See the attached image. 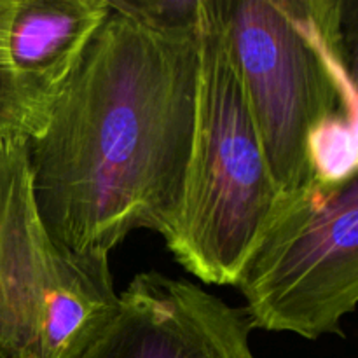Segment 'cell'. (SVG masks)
Segmentation results:
<instances>
[{"label":"cell","mask_w":358,"mask_h":358,"mask_svg":"<svg viewBox=\"0 0 358 358\" xmlns=\"http://www.w3.org/2000/svg\"><path fill=\"white\" fill-rule=\"evenodd\" d=\"M198 76L199 21L157 24L108 0L44 126L27 140L35 205L59 245L108 255L135 229L171 233L194 143Z\"/></svg>","instance_id":"1"},{"label":"cell","mask_w":358,"mask_h":358,"mask_svg":"<svg viewBox=\"0 0 358 358\" xmlns=\"http://www.w3.org/2000/svg\"><path fill=\"white\" fill-rule=\"evenodd\" d=\"M217 3L273 178L282 194L308 187L311 138L332 119H358L352 3Z\"/></svg>","instance_id":"2"},{"label":"cell","mask_w":358,"mask_h":358,"mask_svg":"<svg viewBox=\"0 0 358 358\" xmlns=\"http://www.w3.org/2000/svg\"><path fill=\"white\" fill-rule=\"evenodd\" d=\"M280 192L262 150L217 0H201L196 128L180 213L164 238L208 285H236Z\"/></svg>","instance_id":"3"},{"label":"cell","mask_w":358,"mask_h":358,"mask_svg":"<svg viewBox=\"0 0 358 358\" xmlns=\"http://www.w3.org/2000/svg\"><path fill=\"white\" fill-rule=\"evenodd\" d=\"M117 299L108 255L76 254L42 222L27 142L0 145V357L76 358Z\"/></svg>","instance_id":"4"},{"label":"cell","mask_w":358,"mask_h":358,"mask_svg":"<svg viewBox=\"0 0 358 358\" xmlns=\"http://www.w3.org/2000/svg\"><path fill=\"white\" fill-rule=\"evenodd\" d=\"M236 287L252 331L341 336L358 299V175L280 196Z\"/></svg>","instance_id":"5"},{"label":"cell","mask_w":358,"mask_h":358,"mask_svg":"<svg viewBox=\"0 0 358 358\" xmlns=\"http://www.w3.org/2000/svg\"><path fill=\"white\" fill-rule=\"evenodd\" d=\"M243 310L187 280L138 273L76 358H257Z\"/></svg>","instance_id":"6"},{"label":"cell","mask_w":358,"mask_h":358,"mask_svg":"<svg viewBox=\"0 0 358 358\" xmlns=\"http://www.w3.org/2000/svg\"><path fill=\"white\" fill-rule=\"evenodd\" d=\"M107 14L108 0H16L9 55L30 138Z\"/></svg>","instance_id":"7"},{"label":"cell","mask_w":358,"mask_h":358,"mask_svg":"<svg viewBox=\"0 0 358 358\" xmlns=\"http://www.w3.org/2000/svg\"><path fill=\"white\" fill-rule=\"evenodd\" d=\"M16 0H0V145L30 138L27 110L14 79L9 55V30Z\"/></svg>","instance_id":"8"},{"label":"cell","mask_w":358,"mask_h":358,"mask_svg":"<svg viewBox=\"0 0 358 358\" xmlns=\"http://www.w3.org/2000/svg\"><path fill=\"white\" fill-rule=\"evenodd\" d=\"M0 358H2V357H0Z\"/></svg>","instance_id":"9"}]
</instances>
